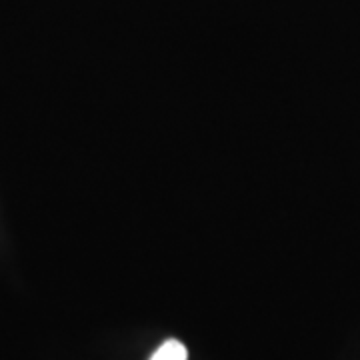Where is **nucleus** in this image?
I'll return each mask as SVG.
<instances>
[{
    "label": "nucleus",
    "instance_id": "obj_1",
    "mask_svg": "<svg viewBox=\"0 0 360 360\" xmlns=\"http://www.w3.org/2000/svg\"><path fill=\"white\" fill-rule=\"evenodd\" d=\"M188 359V350L180 342V340H167L162 347L156 350L150 356V360H186Z\"/></svg>",
    "mask_w": 360,
    "mask_h": 360
}]
</instances>
